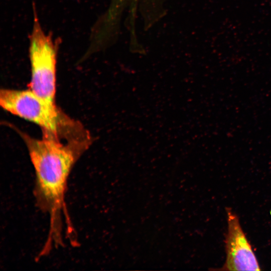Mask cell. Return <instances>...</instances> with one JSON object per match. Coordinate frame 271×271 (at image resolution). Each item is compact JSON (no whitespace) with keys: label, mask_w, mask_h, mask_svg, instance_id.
<instances>
[{"label":"cell","mask_w":271,"mask_h":271,"mask_svg":"<svg viewBox=\"0 0 271 271\" xmlns=\"http://www.w3.org/2000/svg\"><path fill=\"white\" fill-rule=\"evenodd\" d=\"M28 149L35 172L34 196L37 207L49 218L47 250L62 246L63 219L69 236L75 232L68 213L65 195L68 178L78 160L87 150L91 138L86 129L77 130L61 142V134L43 132L42 139L17 129Z\"/></svg>","instance_id":"1"},{"label":"cell","mask_w":271,"mask_h":271,"mask_svg":"<svg viewBox=\"0 0 271 271\" xmlns=\"http://www.w3.org/2000/svg\"><path fill=\"white\" fill-rule=\"evenodd\" d=\"M227 232L225 245L226 258L221 270H260L252 247L241 226L238 216L226 208Z\"/></svg>","instance_id":"4"},{"label":"cell","mask_w":271,"mask_h":271,"mask_svg":"<svg viewBox=\"0 0 271 271\" xmlns=\"http://www.w3.org/2000/svg\"><path fill=\"white\" fill-rule=\"evenodd\" d=\"M0 104L11 113L37 124L43 131L58 133L64 114L30 89H1Z\"/></svg>","instance_id":"3"},{"label":"cell","mask_w":271,"mask_h":271,"mask_svg":"<svg viewBox=\"0 0 271 271\" xmlns=\"http://www.w3.org/2000/svg\"><path fill=\"white\" fill-rule=\"evenodd\" d=\"M59 42L43 30L35 5L33 23L29 36V55L31 68L29 89L53 104L56 86L57 59Z\"/></svg>","instance_id":"2"},{"label":"cell","mask_w":271,"mask_h":271,"mask_svg":"<svg viewBox=\"0 0 271 271\" xmlns=\"http://www.w3.org/2000/svg\"><path fill=\"white\" fill-rule=\"evenodd\" d=\"M76 242H75V243H72V244H74V243H76ZM39 255V257H41V256H39V255Z\"/></svg>","instance_id":"5"}]
</instances>
